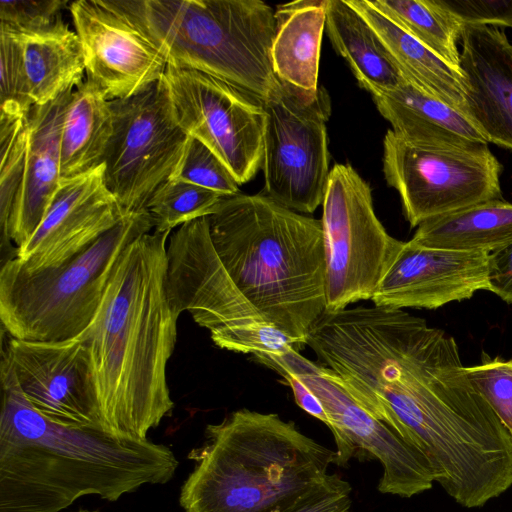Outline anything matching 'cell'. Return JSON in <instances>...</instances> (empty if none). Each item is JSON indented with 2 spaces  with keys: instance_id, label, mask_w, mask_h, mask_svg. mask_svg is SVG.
<instances>
[{
  "instance_id": "cell-17",
  "label": "cell",
  "mask_w": 512,
  "mask_h": 512,
  "mask_svg": "<svg viewBox=\"0 0 512 512\" xmlns=\"http://www.w3.org/2000/svg\"><path fill=\"white\" fill-rule=\"evenodd\" d=\"M104 180L103 164L60 180L41 223L17 248L28 271L58 267L82 254L126 216Z\"/></svg>"
},
{
  "instance_id": "cell-21",
  "label": "cell",
  "mask_w": 512,
  "mask_h": 512,
  "mask_svg": "<svg viewBox=\"0 0 512 512\" xmlns=\"http://www.w3.org/2000/svg\"><path fill=\"white\" fill-rule=\"evenodd\" d=\"M372 99L391 130L410 143L436 148L488 145L467 115L407 80Z\"/></svg>"
},
{
  "instance_id": "cell-1",
  "label": "cell",
  "mask_w": 512,
  "mask_h": 512,
  "mask_svg": "<svg viewBox=\"0 0 512 512\" xmlns=\"http://www.w3.org/2000/svg\"><path fill=\"white\" fill-rule=\"evenodd\" d=\"M306 344L372 416L418 448L458 503L512 472V436L465 373L444 330L402 309L325 313Z\"/></svg>"
},
{
  "instance_id": "cell-32",
  "label": "cell",
  "mask_w": 512,
  "mask_h": 512,
  "mask_svg": "<svg viewBox=\"0 0 512 512\" xmlns=\"http://www.w3.org/2000/svg\"><path fill=\"white\" fill-rule=\"evenodd\" d=\"M465 373L512 436V359L482 352L481 362L465 366Z\"/></svg>"
},
{
  "instance_id": "cell-37",
  "label": "cell",
  "mask_w": 512,
  "mask_h": 512,
  "mask_svg": "<svg viewBox=\"0 0 512 512\" xmlns=\"http://www.w3.org/2000/svg\"><path fill=\"white\" fill-rule=\"evenodd\" d=\"M488 291L512 304V243L489 253Z\"/></svg>"
},
{
  "instance_id": "cell-15",
  "label": "cell",
  "mask_w": 512,
  "mask_h": 512,
  "mask_svg": "<svg viewBox=\"0 0 512 512\" xmlns=\"http://www.w3.org/2000/svg\"><path fill=\"white\" fill-rule=\"evenodd\" d=\"M68 9L82 46L86 78L109 101L138 95L162 78L167 58L133 0H77Z\"/></svg>"
},
{
  "instance_id": "cell-9",
  "label": "cell",
  "mask_w": 512,
  "mask_h": 512,
  "mask_svg": "<svg viewBox=\"0 0 512 512\" xmlns=\"http://www.w3.org/2000/svg\"><path fill=\"white\" fill-rule=\"evenodd\" d=\"M326 312L371 300L402 246L377 218L369 184L350 164L330 169L321 218Z\"/></svg>"
},
{
  "instance_id": "cell-19",
  "label": "cell",
  "mask_w": 512,
  "mask_h": 512,
  "mask_svg": "<svg viewBox=\"0 0 512 512\" xmlns=\"http://www.w3.org/2000/svg\"><path fill=\"white\" fill-rule=\"evenodd\" d=\"M459 43L467 115L488 143L512 150V44L484 25H464Z\"/></svg>"
},
{
  "instance_id": "cell-39",
  "label": "cell",
  "mask_w": 512,
  "mask_h": 512,
  "mask_svg": "<svg viewBox=\"0 0 512 512\" xmlns=\"http://www.w3.org/2000/svg\"><path fill=\"white\" fill-rule=\"evenodd\" d=\"M76 512H98V511H96V510H79Z\"/></svg>"
},
{
  "instance_id": "cell-23",
  "label": "cell",
  "mask_w": 512,
  "mask_h": 512,
  "mask_svg": "<svg viewBox=\"0 0 512 512\" xmlns=\"http://www.w3.org/2000/svg\"><path fill=\"white\" fill-rule=\"evenodd\" d=\"M347 1L375 30L405 80L467 115L466 83L461 70L428 49L369 0Z\"/></svg>"
},
{
  "instance_id": "cell-7",
  "label": "cell",
  "mask_w": 512,
  "mask_h": 512,
  "mask_svg": "<svg viewBox=\"0 0 512 512\" xmlns=\"http://www.w3.org/2000/svg\"><path fill=\"white\" fill-rule=\"evenodd\" d=\"M153 228L147 210L133 212L61 266L28 271L16 257L2 262L3 330L29 342L58 343L80 336L93 323L123 251Z\"/></svg>"
},
{
  "instance_id": "cell-28",
  "label": "cell",
  "mask_w": 512,
  "mask_h": 512,
  "mask_svg": "<svg viewBox=\"0 0 512 512\" xmlns=\"http://www.w3.org/2000/svg\"><path fill=\"white\" fill-rule=\"evenodd\" d=\"M372 6L456 69L464 25L439 0H375Z\"/></svg>"
},
{
  "instance_id": "cell-25",
  "label": "cell",
  "mask_w": 512,
  "mask_h": 512,
  "mask_svg": "<svg viewBox=\"0 0 512 512\" xmlns=\"http://www.w3.org/2000/svg\"><path fill=\"white\" fill-rule=\"evenodd\" d=\"M325 29L334 50L371 96L405 80L375 30L347 0H326Z\"/></svg>"
},
{
  "instance_id": "cell-35",
  "label": "cell",
  "mask_w": 512,
  "mask_h": 512,
  "mask_svg": "<svg viewBox=\"0 0 512 512\" xmlns=\"http://www.w3.org/2000/svg\"><path fill=\"white\" fill-rule=\"evenodd\" d=\"M463 25L512 27V0H439Z\"/></svg>"
},
{
  "instance_id": "cell-30",
  "label": "cell",
  "mask_w": 512,
  "mask_h": 512,
  "mask_svg": "<svg viewBox=\"0 0 512 512\" xmlns=\"http://www.w3.org/2000/svg\"><path fill=\"white\" fill-rule=\"evenodd\" d=\"M27 115L17 113H0V228L2 252L6 247L17 252L7 236L9 217L17 193L20 189L27 151Z\"/></svg>"
},
{
  "instance_id": "cell-33",
  "label": "cell",
  "mask_w": 512,
  "mask_h": 512,
  "mask_svg": "<svg viewBox=\"0 0 512 512\" xmlns=\"http://www.w3.org/2000/svg\"><path fill=\"white\" fill-rule=\"evenodd\" d=\"M0 113L28 114L33 107L20 50L13 34L0 26Z\"/></svg>"
},
{
  "instance_id": "cell-11",
  "label": "cell",
  "mask_w": 512,
  "mask_h": 512,
  "mask_svg": "<svg viewBox=\"0 0 512 512\" xmlns=\"http://www.w3.org/2000/svg\"><path fill=\"white\" fill-rule=\"evenodd\" d=\"M254 358L277 373L290 371L317 395L328 415L337 447L338 466H346L361 449L378 459L383 467L378 490L410 498L432 488L438 474L429 459L389 426L367 412L348 392L339 376L318 365L299 351L259 354Z\"/></svg>"
},
{
  "instance_id": "cell-16",
  "label": "cell",
  "mask_w": 512,
  "mask_h": 512,
  "mask_svg": "<svg viewBox=\"0 0 512 512\" xmlns=\"http://www.w3.org/2000/svg\"><path fill=\"white\" fill-rule=\"evenodd\" d=\"M2 348L21 390L38 412L62 426L108 432L100 409L87 330L58 343L9 337L3 339Z\"/></svg>"
},
{
  "instance_id": "cell-6",
  "label": "cell",
  "mask_w": 512,
  "mask_h": 512,
  "mask_svg": "<svg viewBox=\"0 0 512 512\" xmlns=\"http://www.w3.org/2000/svg\"><path fill=\"white\" fill-rule=\"evenodd\" d=\"M168 65L199 71L264 100L280 83L271 62L273 9L260 0H133Z\"/></svg>"
},
{
  "instance_id": "cell-2",
  "label": "cell",
  "mask_w": 512,
  "mask_h": 512,
  "mask_svg": "<svg viewBox=\"0 0 512 512\" xmlns=\"http://www.w3.org/2000/svg\"><path fill=\"white\" fill-rule=\"evenodd\" d=\"M0 512H60L78 498L117 501L169 482L173 451L148 439L59 425L27 400L1 348Z\"/></svg>"
},
{
  "instance_id": "cell-31",
  "label": "cell",
  "mask_w": 512,
  "mask_h": 512,
  "mask_svg": "<svg viewBox=\"0 0 512 512\" xmlns=\"http://www.w3.org/2000/svg\"><path fill=\"white\" fill-rule=\"evenodd\" d=\"M170 180L214 191L225 197L239 193V183L226 165L202 142L189 136Z\"/></svg>"
},
{
  "instance_id": "cell-14",
  "label": "cell",
  "mask_w": 512,
  "mask_h": 512,
  "mask_svg": "<svg viewBox=\"0 0 512 512\" xmlns=\"http://www.w3.org/2000/svg\"><path fill=\"white\" fill-rule=\"evenodd\" d=\"M177 124L206 145L241 185L262 166V100L205 73L167 65L160 79Z\"/></svg>"
},
{
  "instance_id": "cell-22",
  "label": "cell",
  "mask_w": 512,
  "mask_h": 512,
  "mask_svg": "<svg viewBox=\"0 0 512 512\" xmlns=\"http://www.w3.org/2000/svg\"><path fill=\"white\" fill-rule=\"evenodd\" d=\"M8 29L17 41L32 105H45L84 81L80 40L60 16L37 29Z\"/></svg>"
},
{
  "instance_id": "cell-27",
  "label": "cell",
  "mask_w": 512,
  "mask_h": 512,
  "mask_svg": "<svg viewBox=\"0 0 512 512\" xmlns=\"http://www.w3.org/2000/svg\"><path fill=\"white\" fill-rule=\"evenodd\" d=\"M414 242L438 249L491 253L512 243V203H477L428 219L417 226Z\"/></svg>"
},
{
  "instance_id": "cell-10",
  "label": "cell",
  "mask_w": 512,
  "mask_h": 512,
  "mask_svg": "<svg viewBox=\"0 0 512 512\" xmlns=\"http://www.w3.org/2000/svg\"><path fill=\"white\" fill-rule=\"evenodd\" d=\"M262 104L265 194L298 213H313L330 173V96L323 86L309 92L280 81Z\"/></svg>"
},
{
  "instance_id": "cell-20",
  "label": "cell",
  "mask_w": 512,
  "mask_h": 512,
  "mask_svg": "<svg viewBox=\"0 0 512 512\" xmlns=\"http://www.w3.org/2000/svg\"><path fill=\"white\" fill-rule=\"evenodd\" d=\"M72 92L45 105H34L27 115L24 174L7 226L8 239L16 248L35 232L59 186L61 131Z\"/></svg>"
},
{
  "instance_id": "cell-8",
  "label": "cell",
  "mask_w": 512,
  "mask_h": 512,
  "mask_svg": "<svg viewBox=\"0 0 512 512\" xmlns=\"http://www.w3.org/2000/svg\"><path fill=\"white\" fill-rule=\"evenodd\" d=\"M166 293L174 313L189 312L221 349L254 356L304 347L269 323L236 286L214 249L208 216L170 233Z\"/></svg>"
},
{
  "instance_id": "cell-26",
  "label": "cell",
  "mask_w": 512,
  "mask_h": 512,
  "mask_svg": "<svg viewBox=\"0 0 512 512\" xmlns=\"http://www.w3.org/2000/svg\"><path fill=\"white\" fill-rule=\"evenodd\" d=\"M110 101L85 79L72 92L61 131L60 180L73 178L102 165L112 136Z\"/></svg>"
},
{
  "instance_id": "cell-5",
  "label": "cell",
  "mask_w": 512,
  "mask_h": 512,
  "mask_svg": "<svg viewBox=\"0 0 512 512\" xmlns=\"http://www.w3.org/2000/svg\"><path fill=\"white\" fill-rule=\"evenodd\" d=\"M214 249L251 304L303 346L326 312L321 220L265 193L225 197L208 216Z\"/></svg>"
},
{
  "instance_id": "cell-3",
  "label": "cell",
  "mask_w": 512,
  "mask_h": 512,
  "mask_svg": "<svg viewBox=\"0 0 512 512\" xmlns=\"http://www.w3.org/2000/svg\"><path fill=\"white\" fill-rule=\"evenodd\" d=\"M170 233L154 230L126 247L87 329L103 421L116 436L146 440L174 408L166 376L179 317L166 293Z\"/></svg>"
},
{
  "instance_id": "cell-13",
  "label": "cell",
  "mask_w": 512,
  "mask_h": 512,
  "mask_svg": "<svg viewBox=\"0 0 512 512\" xmlns=\"http://www.w3.org/2000/svg\"><path fill=\"white\" fill-rule=\"evenodd\" d=\"M113 132L104 158V180L125 214L147 210L166 182L189 135L175 121L159 80L144 92L110 101Z\"/></svg>"
},
{
  "instance_id": "cell-4",
  "label": "cell",
  "mask_w": 512,
  "mask_h": 512,
  "mask_svg": "<svg viewBox=\"0 0 512 512\" xmlns=\"http://www.w3.org/2000/svg\"><path fill=\"white\" fill-rule=\"evenodd\" d=\"M181 487L184 512H292L335 474L332 450L275 413L246 408L208 424Z\"/></svg>"
},
{
  "instance_id": "cell-12",
  "label": "cell",
  "mask_w": 512,
  "mask_h": 512,
  "mask_svg": "<svg viewBox=\"0 0 512 512\" xmlns=\"http://www.w3.org/2000/svg\"><path fill=\"white\" fill-rule=\"evenodd\" d=\"M502 169L488 145L427 147L410 143L391 129L384 136V177L398 191L411 227L477 203L503 199Z\"/></svg>"
},
{
  "instance_id": "cell-18",
  "label": "cell",
  "mask_w": 512,
  "mask_h": 512,
  "mask_svg": "<svg viewBox=\"0 0 512 512\" xmlns=\"http://www.w3.org/2000/svg\"><path fill=\"white\" fill-rule=\"evenodd\" d=\"M489 253L403 242L373 297L388 309H437L488 290Z\"/></svg>"
},
{
  "instance_id": "cell-38",
  "label": "cell",
  "mask_w": 512,
  "mask_h": 512,
  "mask_svg": "<svg viewBox=\"0 0 512 512\" xmlns=\"http://www.w3.org/2000/svg\"><path fill=\"white\" fill-rule=\"evenodd\" d=\"M280 374L292 389L297 405L309 415L330 426L328 415L317 395L296 374L290 371H281Z\"/></svg>"
},
{
  "instance_id": "cell-29",
  "label": "cell",
  "mask_w": 512,
  "mask_h": 512,
  "mask_svg": "<svg viewBox=\"0 0 512 512\" xmlns=\"http://www.w3.org/2000/svg\"><path fill=\"white\" fill-rule=\"evenodd\" d=\"M225 196L187 182L168 179L154 192L147 211L158 232L211 215Z\"/></svg>"
},
{
  "instance_id": "cell-34",
  "label": "cell",
  "mask_w": 512,
  "mask_h": 512,
  "mask_svg": "<svg viewBox=\"0 0 512 512\" xmlns=\"http://www.w3.org/2000/svg\"><path fill=\"white\" fill-rule=\"evenodd\" d=\"M70 2L66 0H1L0 25L15 29H37L54 23Z\"/></svg>"
},
{
  "instance_id": "cell-24",
  "label": "cell",
  "mask_w": 512,
  "mask_h": 512,
  "mask_svg": "<svg viewBox=\"0 0 512 512\" xmlns=\"http://www.w3.org/2000/svg\"><path fill=\"white\" fill-rule=\"evenodd\" d=\"M271 62L276 77L294 87L316 92L326 0H301L277 6Z\"/></svg>"
},
{
  "instance_id": "cell-36",
  "label": "cell",
  "mask_w": 512,
  "mask_h": 512,
  "mask_svg": "<svg viewBox=\"0 0 512 512\" xmlns=\"http://www.w3.org/2000/svg\"><path fill=\"white\" fill-rule=\"evenodd\" d=\"M351 486L337 474L320 491L292 512H351Z\"/></svg>"
}]
</instances>
